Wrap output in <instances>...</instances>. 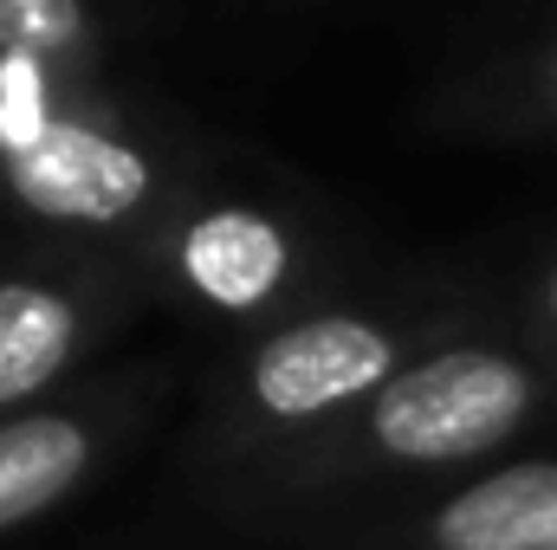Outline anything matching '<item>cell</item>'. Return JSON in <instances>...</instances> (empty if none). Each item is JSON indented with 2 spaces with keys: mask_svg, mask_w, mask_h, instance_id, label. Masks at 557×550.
<instances>
[{
  "mask_svg": "<svg viewBox=\"0 0 557 550\" xmlns=\"http://www.w3.org/2000/svg\"><path fill=\"white\" fill-rule=\"evenodd\" d=\"M557 421V370L512 330V317L467 330L409 363L389 389L318 440L278 453L253 473L201 486L234 525L331 532L512 460V440Z\"/></svg>",
  "mask_w": 557,
  "mask_h": 550,
  "instance_id": "obj_1",
  "label": "cell"
},
{
  "mask_svg": "<svg viewBox=\"0 0 557 550\" xmlns=\"http://www.w3.org/2000/svg\"><path fill=\"white\" fill-rule=\"evenodd\" d=\"M506 317V298L460 278H389L344 285L273 330L240 337L201 383L188 434V473L221 486L278 453L318 440L376 389H389L428 350L486 330Z\"/></svg>",
  "mask_w": 557,
  "mask_h": 550,
  "instance_id": "obj_2",
  "label": "cell"
},
{
  "mask_svg": "<svg viewBox=\"0 0 557 550\" xmlns=\"http://www.w3.org/2000/svg\"><path fill=\"white\" fill-rule=\"evenodd\" d=\"M221 137L117 72L0 65V234L137 260Z\"/></svg>",
  "mask_w": 557,
  "mask_h": 550,
  "instance_id": "obj_3",
  "label": "cell"
},
{
  "mask_svg": "<svg viewBox=\"0 0 557 550\" xmlns=\"http://www.w3.org/2000/svg\"><path fill=\"white\" fill-rule=\"evenodd\" d=\"M131 266L156 311L234 337L273 330L318 298L357 285L337 214L267 155L227 142L208 175L162 214Z\"/></svg>",
  "mask_w": 557,
  "mask_h": 550,
  "instance_id": "obj_4",
  "label": "cell"
},
{
  "mask_svg": "<svg viewBox=\"0 0 557 550\" xmlns=\"http://www.w3.org/2000/svg\"><path fill=\"white\" fill-rule=\"evenodd\" d=\"M143 311L156 304L131 260L0 234V421L85 383Z\"/></svg>",
  "mask_w": 557,
  "mask_h": 550,
  "instance_id": "obj_5",
  "label": "cell"
},
{
  "mask_svg": "<svg viewBox=\"0 0 557 550\" xmlns=\"http://www.w3.org/2000/svg\"><path fill=\"white\" fill-rule=\"evenodd\" d=\"M162 370H91L65 396L0 421V538L78 499L162 409Z\"/></svg>",
  "mask_w": 557,
  "mask_h": 550,
  "instance_id": "obj_6",
  "label": "cell"
},
{
  "mask_svg": "<svg viewBox=\"0 0 557 550\" xmlns=\"http://www.w3.org/2000/svg\"><path fill=\"white\" fill-rule=\"evenodd\" d=\"M344 550H557V453H512L344 525Z\"/></svg>",
  "mask_w": 557,
  "mask_h": 550,
  "instance_id": "obj_7",
  "label": "cell"
},
{
  "mask_svg": "<svg viewBox=\"0 0 557 550\" xmlns=\"http://www.w3.org/2000/svg\"><path fill=\"white\" fill-rule=\"evenodd\" d=\"M434 117L467 137H557V26L525 33L519 46L480 59L441 104Z\"/></svg>",
  "mask_w": 557,
  "mask_h": 550,
  "instance_id": "obj_8",
  "label": "cell"
},
{
  "mask_svg": "<svg viewBox=\"0 0 557 550\" xmlns=\"http://www.w3.org/2000/svg\"><path fill=\"white\" fill-rule=\"evenodd\" d=\"M156 13H111L91 0H0V65L117 72Z\"/></svg>",
  "mask_w": 557,
  "mask_h": 550,
  "instance_id": "obj_9",
  "label": "cell"
},
{
  "mask_svg": "<svg viewBox=\"0 0 557 550\" xmlns=\"http://www.w3.org/2000/svg\"><path fill=\"white\" fill-rule=\"evenodd\" d=\"M506 317H512V330L557 370V247L532 266V278L506 298Z\"/></svg>",
  "mask_w": 557,
  "mask_h": 550,
  "instance_id": "obj_10",
  "label": "cell"
}]
</instances>
